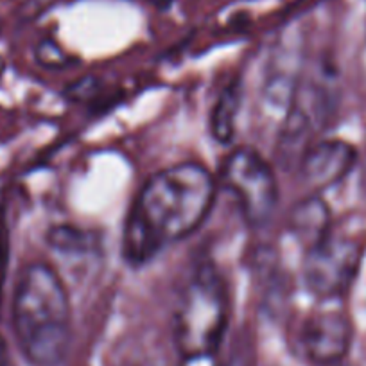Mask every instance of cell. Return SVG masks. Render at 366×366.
<instances>
[{"label": "cell", "mask_w": 366, "mask_h": 366, "mask_svg": "<svg viewBox=\"0 0 366 366\" xmlns=\"http://www.w3.org/2000/svg\"><path fill=\"white\" fill-rule=\"evenodd\" d=\"M223 183L235 196L242 217L252 227H262L279 203V185L273 169L249 147H239L223 165Z\"/></svg>", "instance_id": "4"}, {"label": "cell", "mask_w": 366, "mask_h": 366, "mask_svg": "<svg viewBox=\"0 0 366 366\" xmlns=\"http://www.w3.org/2000/svg\"><path fill=\"white\" fill-rule=\"evenodd\" d=\"M241 108V90L237 83H232L221 92L210 115V132L221 144L230 142L235 133V122Z\"/></svg>", "instance_id": "9"}, {"label": "cell", "mask_w": 366, "mask_h": 366, "mask_svg": "<svg viewBox=\"0 0 366 366\" xmlns=\"http://www.w3.org/2000/svg\"><path fill=\"white\" fill-rule=\"evenodd\" d=\"M49 244L54 249L65 253L88 252L94 244V239L86 232L74 227H54L49 232Z\"/></svg>", "instance_id": "10"}, {"label": "cell", "mask_w": 366, "mask_h": 366, "mask_svg": "<svg viewBox=\"0 0 366 366\" xmlns=\"http://www.w3.org/2000/svg\"><path fill=\"white\" fill-rule=\"evenodd\" d=\"M16 345L31 366H59L69 354L72 327L65 284L51 266L33 262L20 273L11 300Z\"/></svg>", "instance_id": "2"}, {"label": "cell", "mask_w": 366, "mask_h": 366, "mask_svg": "<svg viewBox=\"0 0 366 366\" xmlns=\"http://www.w3.org/2000/svg\"><path fill=\"white\" fill-rule=\"evenodd\" d=\"M0 366H4V357H2V354H0Z\"/></svg>", "instance_id": "13"}, {"label": "cell", "mask_w": 366, "mask_h": 366, "mask_svg": "<svg viewBox=\"0 0 366 366\" xmlns=\"http://www.w3.org/2000/svg\"><path fill=\"white\" fill-rule=\"evenodd\" d=\"M179 366H217V355H209V357L182 359V365Z\"/></svg>", "instance_id": "12"}, {"label": "cell", "mask_w": 366, "mask_h": 366, "mask_svg": "<svg viewBox=\"0 0 366 366\" xmlns=\"http://www.w3.org/2000/svg\"><path fill=\"white\" fill-rule=\"evenodd\" d=\"M290 230L305 248H315L330 235L329 205L318 196H309L290 214Z\"/></svg>", "instance_id": "8"}, {"label": "cell", "mask_w": 366, "mask_h": 366, "mask_svg": "<svg viewBox=\"0 0 366 366\" xmlns=\"http://www.w3.org/2000/svg\"><path fill=\"white\" fill-rule=\"evenodd\" d=\"M228 323L223 279L212 264L198 267L176 305L174 345L182 359L217 355Z\"/></svg>", "instance_id": "3"}, {"label": "cell", "mask_w": 366, "mask_h": 366, "mask_svg": "<svg viewBox=\"0 0 366 366\" xmlns=\"http://www.w3.org/2000/svg\"><path fill=\"white\" fill-rule=\"evenodd\" d=\"M216 183L196 162L176 164L151 176L128 214L122 255L133 266L146 264L169 242L194 234L214 205Z\"/></svg>", "instance_id": "1"}, {"label": "cell", "mask_w": 366, "mask_h": 366, "mask_svg": "<svg viewBox=\"0 0 366 366\" xmlns=\"http://www.w3.org/2000/svg\"><path fill=\"white\" fill-rule=\"evenodd\" d=\"M357 160V151L345 140H316L298 164L305 187L322 192L347 178Z\"/></svg>", "instance_id": "7"}, {"label": "cell", "mask_w": 366, "mask_h": 366, "mask_svg": "<svg viewBox=\"0 0 366 366\" xmlns=\"http://www.w3.org/2000/svg\"><path fill=\"white\" fill-rule=\"evenodd\" d=\"M354 327L345 311L322 307L302 320L297 332L298 352L312 366H337L347 359Z\"/></svg>", "instance_id": "6"}, {"label": "cell", "mask_w": 366, "mask_h": 366, "mask_svg": "<svg viewBox=\"0 0 366 366\" xmlns=\"http://www.w3.org/2000/svg\"><path fill=\"white\" fill-rule=\"evenodd\" d=\"M9 264V230L6 216L0 212V307H2V293H4L6 274Z\"/></svg>", "instance_id": "11"}, {"label": "cell", "mask_w": 366, "mask_h": 366, "mask_svg": "<svg viewBox=\"0 0 366 366\" xmlns=\"http://www.w3.org/2000/svg\"><path fill=\"white\" fill-rule=\"evenodd\" d=\"M362 249L352 239L332 234L305 252L304 284L318 300L332 302L343 297L361 266Z\"/></svg>", "instance_id": "5"}]
</instances>
